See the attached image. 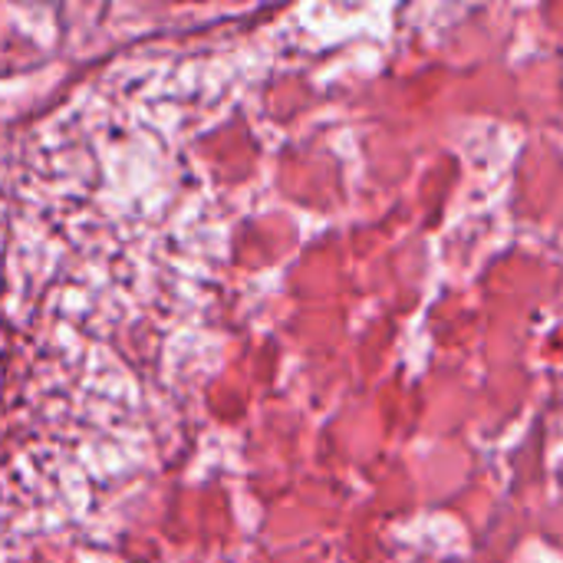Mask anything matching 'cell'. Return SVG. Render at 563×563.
Instances as JSON below:
<instances>
[]
</instances>
